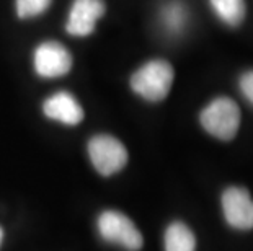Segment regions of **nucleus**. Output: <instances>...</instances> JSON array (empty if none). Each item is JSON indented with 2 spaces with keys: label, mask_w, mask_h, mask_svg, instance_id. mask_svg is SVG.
<instances>
[{
  "label": "nucleus",
  "mask_w": 253,
  "mask_h": 251,
  "mask_svg": "<svg viewBox=\"0 0 253 251\" xmlns=\"http://www.w3.org/2000/svg\"><path fill=\"white\" fill-rule=\"evenodd\" d=\"M173 67L167 61L155 59L139 67L131 77V88L144 100L157 103L169 95L173 83Z\"/></svg>",
  "instance_id": "obj_1"
},
{
  "label": "nucleus",
  "mask_w": 253,
  "mask_h": 251,
  "mask_svg": "<svg viewBox=\"0 0 253 251\" xmlns=\"http://www.w3.org/2000/svg\"><path fill=\"white\" fill-rule=\"evenodd\" d=\"M204 131L219 141L229 142L237 136L240 127V108L234 100L219 97L212 100L199 114Z\"/></svg>",
  "instance_id": "obj_2"
},
{
  "label": "nucleus",
  "mask_w": 253,
  "mask_h": 251,
  "mask_svg": "<svg viewBox=\"0 0 253 251\" xmlns=\"http://www.w3.org/2000/svg\"><path fill=\"white\" fill-rule=\"evenodd\" d=\"M98 232L103 240L120 245L125 250L137 251L142 248L144 238L134 222L118 211H105L98 217Z\"/></svg>",
  "instance_id": "obj_3"
},
{
  "label": "nucleus",
  "mask_w": 253,
  "mask_h": 251,
  "mask_svg": "<svg viewBox=\"0 0 253 251\" xmlns=\"http://www.w3.org/2000/svg\"><path fill=\"white\" fill-rule=\"evenodd\" d=\"M88 155L95 170L103 176L121 172L127 163V150L121 141L108 134H100L90 139Z\"/></svg>",
  "instance_id": "obj_4"
},
{
  "label": "nucleus",
  "mask_w": 253,
  "mask_h": 251,
  "mask_svg": "<svg viewBox=\"0 0 253 251\" xmlns=\"http://www.w3.org/2000/svg\"><path fill=\"white\" fill-rule=\"evenodd\" d=\"M222 211L225 222L235 230L253 228V199L242 186H229L222 193Z\"/></svg>",
  "instance_id": "obj_5"
},
{
  "label": "nucleus",
  "mask_w": 253,
  "mask_h": 251,
  "mask_svg": "<svg viewBox=\"0 0 253 251\" xmlns=\"http://www.w3.org/2000/svg\"><path fill=\"white\" fill-rule=\"evenodd\" d=\"M72 56L61 42H41L35 51V71L44 78L62 77L71 71Z\"/></svg>",
  "instance_id": "obj_6"
},
{
  "label": "nucleus",
  "mask_w": 253,
  "mask_h": 251,
  "mask_svg": "<svg viewBox=\"0 0 253 251\" xmlns=\"http://www.w3.org/2000/svg\"><path fill=\"white\" fill-rule=\"evenodd\" d=\"M105 13L103 0H74L66 30L72 36H88Z\"/></svg>",
  "instance_id": "obj_7"
},
{
  "label": "nucleus",
  "mask_w": 253,
  "mask_h": 251,
  "mask_svg": "<svg viewBox=\"0 0 253 251\" xmlns=\"http://www.w3.org/2000/svg\"><path fill=\"white\" fill-rule=\"evenodd\" d=\"M42 111L49 119L67 126H75L84 119L82 106L69 92H57L49 97L42 105Z\"/></svg>",
  "instance_id": "obj_8"
},
{
  "label": "nucleus",
  "mask_w": 253,
  "mask_h": 251,
  "mask_svg": "<svg viewBox=\"0 0 253 251\" xmlns=\"http://www.w3.org/2000/svg\"><path fill=\"white\" fill-rule=\"evenodd\" d=\"M165 251H195L196 237L191 228L183 222H173L167 227L165 237Z\"/></svg>",
  "instance_id": "obj_9"
},
{
  "label": "nucleus",
  "mask_w": 253,
  "mask_h": 251,
  "mask_svg": "<svg viewBox=\"0 0 253 251\" xmlns=\"http://www.w3.org/2000/svg\"><path fill=\"white\" fill-rule=\"evenodd\" d=\"M160 18H162L164 28L170 35H180L188 23V10L185 3L178 2V0H171V2L164 5Z\"/></svg>",
  "instance_id": "obj_10"
},
{
  "label": "nucleus",
  "mask_w": 253,
  "mask_h": 251,
  "mask_svg": "<svg viewBox=\"0 0 253 251\" xmlns=\"http://www.w3.org/2000/svg\"><path fill=\"white\" fill-rule=\"evenodd\" d=\"M216 15L229 26H239L245 18V0H209Z\"/></svg>",
  "instance_id": "obj_11"
},
{
  "label": "nucleus",
  "mask_w": 253,
  "mask_h": 251,
  "mask_svg": "<svg viewBox=\"0 0 253 251\" xmlns=\"http://www.w3.org/2000/svg\"><path fill=\"white\" fill-rule=\"evenodd\" d=\"M52 0H17V15L20 18H33L44 13Z\"/></svg>",
  "instance_id": "obj_12"
},
{
  "label": "nucleus",
  "mask_w": 253,
  "mask_h": 251,
  "mask_svg": "<svg viewBox=\"0 0 253 251\" xmlns=\"http://www.w3.org/2000/svg\"><path fill=\"white\" fill-rule=\"evenodd\" d=\"M239 85H240L242 95H244V97L247 98L249 103L253 105V71L245 72L244 75L240 77Z\"/></svg>",
  "instance_id": "obj_13"
},
{
  "label": "nucleus",
  "mask_w": 253,
  "mask_h": 251,
  "mask_svg": "<svg viewBox=\"0 0 253 251\" xmlns=\"http://www.w3.org/2000/svg\"><path fill=\"white\" fill-rule=\"evenodd\" d=\"M2 238H3V232H2V228H0V245H2Z\"/></svg>",
  "instance_id": "obj_14"
}]
</instances>
